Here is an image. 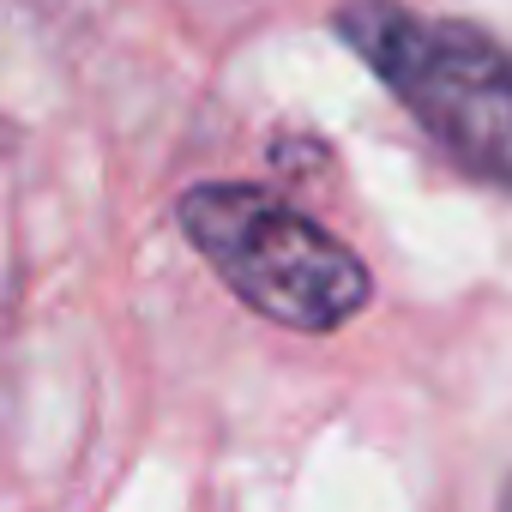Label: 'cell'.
<instances>
[{
  "mask_svg": "<svg viewBox=\"0 0 512 512\" xmlns=\"http://www.w3.org/2000/svg\"><path fill=\"white\" fill-rule=\"evenodd\" d=\"M332 25L464 175L512 193V49L398 0H350Z\"/></svg>",
  "mask_w": 512,
  "mask_h": 512,
  "instance_id": "6da1fadb",
  "label": "cell"
},
{
  "mask_svg": "<svg viewBox=\"0 0 512 512\" xmlns=\"http://www.w3.org/2000/svg\"><path fill=\"white\" fill-rule=\"evenodd\" d=\"M175 217L187 241L205 253V266L253 314H266L290 332H338L374 296V278L356 253L266 187L205 181L181 193Z\"/></svg>",
  "mask_w": 512,
  "mask_h": 512,
  "instance_id": "7a4b0ae2",
  "label": "cell"
},
{
  "mask_svg": "<svg viewBox=\"0 0 512 512\" xmlns=\"http://www.w3.org/2000/svg\"><path fill=\"white\" fill-rule=\"evenodd\" d=\"M500 512H512V482H506V494H500Z\"/></svg>",
  "mask_w": 512,
  "mask_h": 512,
  "instance_id": "3957f363",
  "label": "cell"
}]
</instances>
